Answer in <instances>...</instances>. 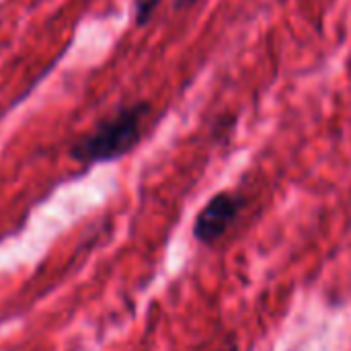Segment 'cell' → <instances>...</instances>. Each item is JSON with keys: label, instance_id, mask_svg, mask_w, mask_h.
<instances>
[{"label": "cell", "instance_id": "obj_4", "mask_svg": "<svg viewBox=\"0 0 351 351\" xmlns=\"http://www.w3.org/2000/svg\"><path fill=\"white\" fill-rule=\"evenodd\" d=\"M197 0H177V8H183V6H191L195 4Z\"/></svg>", "mask_w": 351, "mask_h": 351}, {"label": "cell", "instance_id": "obj_1", "mask_svg": "<svg viewBox=\"0 0 351 351\" xmlns=\"http://www.w3.org/2000/svg\"><path fill=\"white\" fill-rule=\"evenodd\" d=\"M148 105H132L103 123L88 138L80 140L72 154L82 162H105L128 154L140 142V128Z\"/></svg>", "mask_w": 351, "mask_h": 351}, {"label": "cell", "instance_id": "obj_3", "mask_svg": "<svg viewBox=\"0 0 351 351\" xmlns=\"http://www.w3.org/2000/svg\"><path fill=\"white\" fill-rule=\"evenodd\" d=\"M158 4H160V0H136V23L146 25L152 19Z\"/></svg>", "mask_w": 351, "mask_h": 351}, {"label": "cell", "instance_id": "obj_2", "mask_svg": "<svg viewBox=\"0 0 351 351\" xmlns=\"http://www.w3.org/2000/svg\"><path fill=\"white\" fill-rule=\"evenodd\" d=\"M241 210H243V199L237 193H230V191L216 193L195 216L193 237L202 245L218 243L234 224Z\"/></svg>", "mask_w": 351, "mask_h": 351}]
</instances>
